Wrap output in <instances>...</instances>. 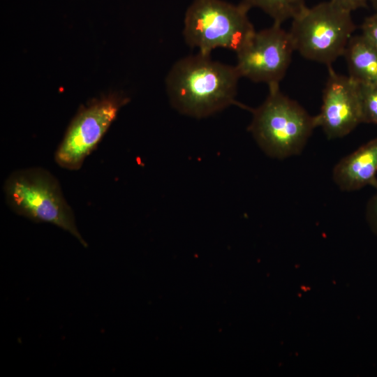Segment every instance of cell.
I'll list each match as a JSON object with an SVG mask.
<instances>
[{
    "mask_svg": "<svg viewBox=\"0 0 377 377\" xmlns=\"http://www.w3.org/2000/svg\"><path fill=\"white\" fill-rule=\"evenodd\" d=\"M240 75L235 67L213 60L198 52L178 60L165 78L170 104L179 112L203 118L236 105Z\"/></svg>",
    "mask_w": 377,
    "mask_h": 377,
    "instance_id": "1",
    "label": "cell"
},
{
    "mask_svg": "<svg viewBox=\"0 0 377 377\" xmlns=\"http://www.w3.org/2000/svg\"><path fill=\"white\" fill-rule=\"evenodd\" d=\"M251 111L249 131L261 149L272 158L300 154L317 127L315 116L284 95L279 86L269 87L265 101Z\"/></svg>",
    "mask_w": 377,
    "mask_h": 377,
    "instance_id": "2",
    "label": "cell"
},
{
    "mask_svg": "<svg viewBox=\"0 0 377 377\" xmlns=\"http://www.w3.org/2000/svg\"><path fill=\"white\" fill-rule=\"evenodd\" d=\"M3 192L8 205L17 214L35 223L54 225L87 247L57 179L49 171L41 168L16 170L5 181Z\"/></svg>",
    "mask_w": 377,
    "mask_h": 377,
    "instance_id": "3",
    "label": "cell"
},
{
    "mask_svg": "<svg viewBox=\"0 0 377 377\" xmlns=\"http://www.w3.org/2000/svg\"><path fill=\"white\" fill-rule=\"evenodd\" d=\"M242 2L193 0L185 13L183 36L198 52L210 54L216 48L237 52L256 31Z\"/></svg>",
    "mask_w": 377,
    "mask_h": 377,
    "instance_id": "4",
    "label": "cell"
},
{
    "mask_svg": "<svg viewBox=\"0 0 377 377\" xmlns=\"http://www.w3.org/2000/svg\"><path fill=\"white\" fill-rule=\"evenodd\" d=\"M355 29L351 12L330 0L306 6L293 19L289 33L304 58L329 66L343 55Z\"/></svg>",
    "mask_w": 377,
    "mask_h": 377,
    "instance_id": "5",
    "label": "cell"
},
{
    "mask_svg": "<svg viewBox=\"0 0 377 377\" xmlns=\"http://www.w3.org/2000/svg\"><path fill=\"white\" fill-rule=\"evenodd\" d=\"M128 101V97L113 93L82 106L71 120L55 151L57 165L70 170L80 169L105 134L120 108Z\"/></svg>",
    "mask_w": 377,
    "mask_h": 377,
    "instance_id": "6",
    "label": "cell"
},
{
    "mask_svg": "<svg viewBox=\"0 0 377 377\" xmlns=\"http://www.w3.org/2000/svg\"><path fill=\"white\" fill-rule=\"evenodd\" d=\"M295 51L289 31L274 23L255 31L236 52L235 67L240 75L254 82L279 87Z\"/></svg>",
    "mask_w": 377,
    "mask_h": 377,
    "instance_id": "7",
    "label": "cell"
},
{
    "mask_svg": "<svg viewBox=\"0 0 377 377\" xmlns=\"http://www.w3.org/2000/svg\"><path fill=\"white\" fill-rule=\"evenodd\" d=\"M328 67L320 112L315 116L328 139L343 138L364 123L360 84Z\"/></svg>",
    "mask_w": 377,
    "mask_h": 377,
    "instance_id": "8",
    "label": "cell"
},
{
    "mask_svg": "<svg viewBox=\"0 0 377 377\" xmlns=\"http://www.w3.org/2000/svg\"><path fill=\"white\" fill-rule=\"evenodd\" d=\"M377 138L343 157L334 166L332 177L342 191H353L367 186L377 188Z\"/></svg>",
    "mask_w": 377,
    "mask_h": 377,
    "instance_id": "9",
    "label": "cell"
},
{
    "mask_svg": "<svg viewBox=\"0 0 377 377\" xmlns=\"http://www.w3.org/2000/svg\"><path fill=\"white\" fill-rule=\"evenodd\" d=\"M343 56L348 76L359 84L377 83V49L362 34L351 37Z\"/></svg>",
    "mask_w": 377,
    "mask_h": 377,
    "instance_id": "10",
    "label": "cell"
},
{
    "mask_svg": "<svg viewBox=\"0 0 377 377\" xmlns=\"http://www.w3.org/2000/svg\"><path fill=\"white\" fill-rule=\"evenodd\" d=\"M306 0H242L250 9L258 8L264 11L274 23L281 24L293 19L305 7Z\"/></svg>",
    "mask_w": 377,
    "mask_h": 377,
    "instance_id": "11",
    "label": "cell"
},
{
    "mask_svg": "<svg viewBox=\"0 0 377 377\" xmlns=\"http://www.w3.org/2000/svg\"><path fill=\"white\" fill-rule=\"evenodd\" d=\"M363 120L377 126V83L360 84Z\"/></svg>",
    "mask_w": 377,
    "mask_h": 377,
    "instance_id": "12",
    "label": "cell"
},
{
    "mask_svg": "<svg viewBox=\"0 0 377 377\" xmlns=\"http://www.w3.org/2000/svg\"><path fill=\"white\" fill-rule=\"evenodd\" d=\"M361 29L362 35L377 49V12L364 20Z\"/></svg>",
    "mask_w": 377,
    "mask_h": 377,
    "instance_id": "13",
    "label": "cell"
},
{
    "mask_svg": "<svg viewBox=\"0 0 377 377\" xmlns=\"http://www.w3.org/2000/svg\"><path fill=\"white\" fill-rule=\"evenodd\" d=\"M376 189V192L370 198L367 205L366 216L371 229L377 235V188Z\"/></svg>",
    "mask_w": 377,
    "mask_h": 377,
    "instance_id": "14",
    "label": "cell"
},
{
    "mask_svg": "<svg viewBox=\"0 0 377 377\" xmlns=\"http://www.w3.org/2000/svg\"><path fill=\"white\" fill-rule=\"evenodd\" d=\"M332 3L339 7L352 12L360 8L367 6L369 0H330Z\"/></svg>",
    "mask_w": 377,
    "mask_h": 377,
    "instance_id": "15",
    "label": "cell"
},
{
    "mask_svg": "<svg viewBox=\"0 0 377 377\" xmlns=\"http://www.w3.org/2000/svg\"><path fill=\"white\" fill-rule=\"evenodd\" d=\"M369 1L371 3L376 12H377V0H369Z\"/></svg>",
    "mask_w": 377,
    "mask_h": 377,
    "instance_id": "16",
    "label": "cell"
}]
</instances>
